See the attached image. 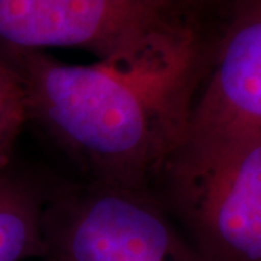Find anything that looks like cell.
Returning <instances> with one entry per match:
<instances>
[{"label": "cell", "mask_w": 261, "mask_h": 261, "mask_svg": "<svg viewBox=\"0 0 261 261\" xmlns=\"http://www.w3.org/2000/svg\"><path fill=\"white\" fill-rule=\"evenodd\" d=\"M2 56L23 79L31 121L90 181L148 189L186 135L207 45L196 20L178 19L93 64Z\"/></svg>", "instance_id": "1"}, {"label": "cell", "mask_w": 261, "mask_h": 261, "mask_svg": "<svg viewBox=\"0 0 261 261\" xmlns=\"http://www.w3.org/2000/svg\"><path fill=\"white\" fill-rule=\"evenodd\" d=\"M160 177L206 261H261V129H187Z\"/></svg>", "instance_id": "2"}, {"label": "cell", "mask_w": 261, "mask_h": 261, "mask_svg": "<svg viewBox=\"0 0 261 261\" xmlns=\"http://www.w3.org/2000/svg\"><path fill=\"white\" fill-rule=\"evenodd\" d=\"M47 261H206L144 187L89 181L45 205Z\"/></svg>", "instance_id": "3"}, {"label": "cell", "mask_w": 261, "mask_h": 261, "mask_svg": "<svg viewBox=\"0 0 261 261\" xmlns=\"http://www.w3.org/2000/svg\"><path fill=\"white\" fill-rule=\"evenodd\" d=\"M178 19L144 0H0V54L75 48L103 60Z\"/></svg>", "instance_id": "4"}, {"label": "cell", "mask_w": 261, "mask_h": 261, "mask_svg": "<svg viewBox=\"0 0 261 261\" xmlns=\"http://www.w3.org/2000/svg\"><path fill=\"white\" fill-rule=\"evenodd\" d=\"M189 130L261 129V0H233Z\"/></svg>", "instance_id": "5"}, {"label": "cell", "mask_w": 261, "mask_h": 261, "mask_svg": "<svg viewBox=\"0 0 261 261\" xmlns=\"http://www.w3.org/2000/svg\"><path fill=\"white\" fill-rule=\"evenodd\" d=\"M45 203L27 178L0 171V261L44 257Z\"/></svg>", "instance_id": "6"}, {"label": "cell", "mask_w": 261, "mask_h": 261, "mask_svg": "<svg viewBox=\"0 0 261 261\" xmlns=\"http://www.w3.org/2000/svg\"><path fill=\"white\" fill-rule=\"evenodd\" d=\"M28 121L23 79L9 58L0 54V171L9 168L15 145Z\"/></svg>", "instance_id": "7"}, {"label": "cell", "mask_w": 261, "mask_h": 261, "mask_svg": "<svg viewBox=\"0 0 261 261\" xmlns=\"http://www.w3.org/2000/svg\"><path fill=\"white\" fill-rule=\"evenodd\" d=\"M183 15L189 19H195L196 12L202 9H222L226 10L233 0H181Z\"/></svg>", "instance_id": "8"}, {"label": "cell", "mask_w": 261, "mask_h": 261, "mask_svg": "<svg viewBox=\"0 0 261 261\" xmlns=\"http://www.w3.org/2000/svg\"><path fill=\"white\" fill-rule=\"evenodd\" d=\"M144 2H147L148 5L160 10H164V12H168V13L186 18L183 15V2L181 0H144Z\"/></svg>", "instance_id": "9"}]
</instances>
